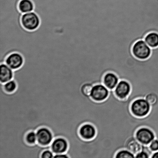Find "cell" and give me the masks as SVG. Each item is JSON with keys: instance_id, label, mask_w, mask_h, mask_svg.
<instances>
[{"instance_id": "obj_1", "label": "cell", "mask_w": 158, "mask_h": 158, "mask_svg": "<svg viewBox=\"0 0 158 158\" xmlns=\"http://www.w3.org/2000/svg\"><path fill=\"white\" fill-rule=\"evenodd\" d=\"M131 109V113L134 116L143 117L149 114L151 106L145 99L139 98L132 102Z\"/></svg>"}, {"instance_id": "obj_2", "label": "cell", "mask_w": 158, "mask_h": 158, "mask_svg": "<svg viewBox=\"0 0 158 158\" xmlns=\"http://www.w3.org/2000/svg\"><path fill=\"white\" fill-rule=\"evenodd\" d=\"M132 52L133 55L138 59L145 60L151 56L152 48L144 40H140L135 43L132 47Z\"/></svg>"}, {"instance_id": "obj_3", "label": "cell", "mask_w": 158, "mask_h": 158, "mask_svg": "<svg viewBox=\"0 0 158 158\" xmlns=\"http://www.w3.org/2000/svg\"><path fill=\"white\" fill-rule=\"evenodd\" d=\"M21 23L23 27L26 30L33 31L36 30L39 27L41 20L38 15L35 12L32 11L23 14Z\"/></svg>"}, {"instance_id": "obj_4", "label": "cell", "mask_w": 158, "mask_h": 158, "mask_svg": "<svg viewBox=\"0 0 158 158\" xmlns=\"http://www.w3.org/2000/svg\"><path fill=\"white\" fill-rule=\"evenodd\" d=\"M37 143L42 146L50 145L54 140L53 135L51 130L42 127L36 131Z\"/></svg>"}, {"instance_id": "obj_5", "label": "cell", "mask_w": 158, "mask_h": 158, "mask_svg": "<svg viewBox=\"0 0 158 158\" xmlns=\"http://www.w3.org/2000/svg\"><path fill=\"white\" fill-rule=\"evenodd\" d=\"M136 138L142 144L149 145L152 141L156 139L154 131L150 128L143 127L136 131Z\"/></svg>"}, {"instance_id": "obj_6", "label": "cell", "mask_w": 158, "mask_h": 158, "mask_svg": "<svg viewBox=\"0 0 158 158\" xmlns=\"http://www.w3.org/2000/svg\"><path fill=\"white\" fill-rule=\"evenodd\" d=\"M109 94V89L104 84H100L94 85L91 97L95 101L102 102L106 100Z\"/></svg>"}, {"instance_id": "obj_7", "label": "cell", "mask_w": 158, "mask_h": 158, "mask_svg": "<svg viewBox=\"0 0 158 158\" xmlns=\"http://www.w3.org/2000/svg\"><path fill=\"white\" fill-rule=\"evenodd\" d=\"M5 63L13 70L21 68L24 63V58L21 54L15 52L10 54L6 58Z\"/></svg>"}, {"instance_id": "obj_8", "label": "cell", "mask_w": 158, "mask_h": 158, "mask_svg": "<svg viewBox=\"0 0 158 158\" xmlns=\"http://www.w3.org/2000/svg\"><path fill=\"white\" fill-rule=\"evenodd\" d=\"M69 148L67 140L63 137H59L54 139L51 144V150L55 155L66 153Z\"/></svg>"}, {"instance_id": "obj_9", "label": "cell", "mask_w": 158, "mask_h": 158, "mask_svg": "<svg viewBox=\"0 0 158 158\" xmlns=\"http://www.w3.org/2000/svg\"><path fill=\"white\" fill-rule=\"evenodd\" d=\"M131 87L130 84L125 80H120L114 89L116 96L118 98L124 99L128 97L131 93Z\"/></svg>"}, {"instance_id": "obj_10", "label": "cell", "mask_w": 158, "mask_h": 158, "mask_svg": "<svg viewBox=\"0 0 158 158\" xmlns=\"http://www.w3.org/2000/svg\"><path fill=\"white\" fill-rule=\"evenodd\" d=\"M79 134L82 139L90 140L94 138L97 134V130L94 125L90 123L82 125L79 130Z\"/></svg>"}, {"instance_id": "obj_11", "label": "cell", "mask_w": 158, "mask_h": 158, "mask_svg": "<svg viewBox=\"0 0 158 158\" xmlns=\"http://www.w3.org/2000/svg\"><path fill=\"white\" fill-rule=\"evenodd\" d=\"M1 75H0V82L5 83L9 81L13 80L14 70L8 66L5 63H1Z\"/></svg>"}, {"instance_id": "obj_12", "label": "cell", "mask_w": 158, "mask_h": 158, "mask_svg": "<svg viewBox=\"0 0 158 158\" xmlns=\"http://www.w3.org/2000/svg\"><path fill=\"white\" fill-rule=\"evenodd\" d=\"M103 81V84L109 89H114L119 81L118 77L113 72L105 74Z\"/></svg>"}, {"instance_id": "obj_13", "label": "cell", "mask_w": 158, "mask_h": 158, "mask_svg": "<svg viewBox=\"0 0 158 158\" xmlns=\"http://www.w3.org/2000/svg\"><path fill=\"white\" fill-rule=\"evenodd\" d=\"M126 149L131 152L135 155L142 151L143 144L140 143L136 138L128 139L126 143Z\"/></svg>"}, {"instance_id": "obj_14", "label": "cell", "mask_w": 158, "mask_h": 158, "mask_svg": "<svg viewBox=\"0 0 158 158\" xmlns=\"http://www.w3.org/2000/svg\"><path fill=\"white\" fill-rule=\"evenodd\" d=\"M19 10L22 14L34 11L35 5L31 0H21L19 2Z\"/></svg>"}, {"instance_id": "obj_15", "label": "cell", "mask_w": 158, "mask_h": 158, "mask_svg": "<svg viewBox=\"0 0 158 158\" xmlns=\"http://www.w3.org/2000/svg\"><path fill=\"white\" fill-rule=\"evenodd\" d=\"M144 41L152 49L158 47V33L152 32L148 33L145 36Z\"/></svg>"}, {"instance_id": "obj_16", "label": "cell", "mask_w": 158, "mask_h": 158, "mask_svg": "<svg viewBox=\"0 0 158 158\" xmlns=\"http://www.w3.org/2000/svg\"><path fill=\"white\" fill-rule=\"evenodd\" d=\"M0 84L2 85L5 91L7 93H13L17 89V83L16 82L13 80L9 81L4 84L1 83Z\"/></svg>"}, {"instance_id": "obj_17", "label": "cell", "mask_w": 158, "mask_h": 158, "mask_svg": "<svg viewBox=\"0 0 158 158\" xmlns=\"http://www.w3.org/2000/svg\"><path fill=\"white\" fill-rule=\"evenodd\" d=\"M25 140L29 145H34L37 143L36 131H31L28 132L25 136Z\"/></svg>"}, {"instance_id": "obj_18", "label": "cell", "mask_w": 158, "mask_h": 158, "mask_svg": "<svg viewBox=\"0 0 158 158\" xmlns=\"http://www.w3.org/2000/svg\"><path fill=\"white\" fill-rule=\"evenodd\" d=\"M114 158H135V155L128 150L122 149L117 153Z\"/></svg>"}, {"instance_id": "obj_19", "label": "cell", "mask_w": 158, "mask_h": 158, "mask_svg": "<svg viewBox=\"0 0 158 158\" xmlns=\"http://www.w3.org/2000/svg\"><path fill=\"white\" fill-rule=\"evenodd\" d=\"M145 99L151 105V108H152L157 104L158 98L156 94L154 93H150L146 96Z\"/></svg>"}, {"instance_id": "obj_20", "label": "cell", "mask_w": 158, "mask_h": 158, "mask_svg": "<svg viewBox=\"0 0 158 158\" xmlns=\"http://www.w3.org/2000/svg\"><path fill=\"white\" fill-rule=\"evenodd\" d=\"M54 153L50 149L45 150L42 153L41 158H53Z\"/></svg>"}, {"instance_id": "obj_21", "label": "cell", "mask_w": 158, "mask_h": 158, "mask_svg": "<svg viewBox=\"0 0 158 158\" xmlns=\"http://www.w3.org/2000/svg\"><path fill=\"white\" fill-rule=\"evenodd\" d=\"M150 149L153 152L158 151V139H155L149 145Z\"/></svg>"}, {"instance_id": "obj_22", "label": "cell", "mask_w": 158, "mask_h": 158, "mask_svg": "<svg viewBox=\"0 0 158 158\" xmlns=\"http://www.w3.org/2000/svg\"><path fill=\"white\" fill-rule=\"evenodd\" d=\"M135 158H151V157L146 152L142 151L135 155Z\"/></svg>"}, {"instance_id": "obj_23", "label": "cell", "mask_w": 158, "mask_h": 158, "mask_svg": "<svg viewBox=\"0 0 158 158\" xmlns=\"http://www.w3.org/2000/svg\"><path fill=\"white\" fill-rule=\"evenodd\" d=\"M53 158H69L67 154H57L54 155Z\"/></svg>"}, {"instance_id": "obj_24", "label": "cell", "mask_w": 158, "mask_h": 158, "mask_svg": "<svg viewBox=\"0 0 158 158\" xmlns=\"http://www.w3.org/2000/svg\"><path fill=\"white\" fill-rule=\"evenodd\" d=\"M151 158H158V151L153 153Z\"/></svg>"}]
</instances>
